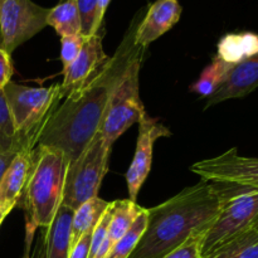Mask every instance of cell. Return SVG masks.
Here are the masks:
<instances>
[{
	"label": "cell",
	"instance_id": "9c48e42d",
	"mask_svg": "<svg viewBox=\"0 0 258 258\" xmlns=\"http://www.w3.org/2000/svg\"><path fill=\"white\" fill-rule=\"evenodd\" d=\"M190 170L211 183L233 184L258 190V158L238 155L236 149L198 161L190 166Z\"/></svg>",
	"mask_w": 258,
	"mask_h": 258
},
{
	"label": "cell",
	"instance_id": "1f68e13d",
	"mask_svg": "<svg viewBox=\"0 0 258 258\" xmlns=\"http://www.w3.org/2000/svg\"><path fill=\"white\" fill-rule=\"evenodd\" d=\"M0 48H2V33H0Z\"/></svg>",
	"mask_w": 258,
	"mask_h": 258
},
{
	"label": "cell",
	"instance_id": "4316f807",
	"mask_svg": "<svg viewBox=\"0 0 258 258\" xmlns=\"http://www.w3.org/2000/svg\"><path fill=\"white\" fill-rule=\"evenodd\" d=\"M92 232L86 233L85 236H82V238L75 244V247H73L70 252V258H88Z\"/></svg>",
	"mask_w": 258,
	"mask_h": 258
},
{
	"label": "cell",
	"instance_id": "ac0fdd59",
	"mask_svg": "<svg viewBox=\"0 0 258 258\" xmlns=\"http://www.w3.org/2000/svg\"><path fill=\"white\" fill-rule=\"evenodd\" d=\"M110 202L101 199L100 197L90 199L73 213L72 223H71V249L75 244L88 232H92L101 217L107 209Z\"/></svg>",
	"mask_w": 258,
	"mask_h": 258
},
{
	"label": "cell",
	"instance_id": "8992f818",
	"mask_svg": "<svg viewBox=\"0 0 258 258\" xmlns=\"http://www.w3.org/2000/svg\"><path fill=\"white\" fill-rule=\"evenodd\" d=\"M111 149L112 146L97 133L82 153L70 161L63 186V206L76 211L87 201L98 197L101 183L108 170Z\"/></svg>",
	"mask_w": 258,
	"mask_h": 258
},
{
	"label": "cell",
	"instance_id": "cb8c5ba5",
	"mask_svg": "<svg viewBox=\"0 0 258 258\" xmlns=\"http://www.w3.org/2000/svg\"><path fill=\"white\" fill-rule=\"evenodd\" d=\"M0 150L18 151L14 127L3 90H0Z\"/></svg>",
	"mask_w": 258,
	"mask_h": 258
},
{
	"label": "cell",
	"instance_id": "5b68a950",
	"mask_svg": "<svg viewBox=\"0 0 258 258\" xmlns=\"http://www.w3.org/2000/svg\"><path fill=\"white\" fill-rule=\"evenodd\" d=\"M222 202L218 216L207 231L202 258L258 222V190L219 183Z\"/></svg>",
	"mask_w": 258,
	"mask_h": 258
},
{
	"label": "cell",
	"instance_id": "2e32d148",
	"mask_svg": "<svg viewBox=\"0 0 258 258\" xmlns=\"http://www.w3.org/2000/svg\"><path fill=\"white\" fill-rule=\"evenodd\" d=\"M75 211L60 206L47 228L45 258H70L71 252V223Z\"/></svg>",
	"mask_w": 258,
	"mask_h": 258
},
{
	"label": "cell",
	"instance_id": "9a60e30c",
	"mask_svg": "<svg viewBox=\"0 0 258 258\" xmlns=\"http://www.w3.org/2000/svg\"><path fill=\"white\" fill-rule=\"evenodd\" d=\"M141 207L130 199L113 201V213L107 228V234L95 258H106L116 243L125 236L140 213Z\"/></svg>",
	"mask_w": 258,
	"mask_h": 258
},
{
	"label": "cell",
	"instance_id": "8fae6325",
	"mask_svg": "<svg viewBox=\"0 0 258 258\" xmlns=\"http://www.w3.org/2000/svg\"><path fill=\"white\" fill-rule=\"evenodd\" d=\"M102 37L100 32L88 37L77 58L62 71L63 98L87 83L108 59L102 47Z\"/></svg>",
	"mask_w": 258,
	"mask_h": 258
},
{
	"label": "cell",
	"instance_id": "d6986e66",
	"mask_svg": "<svg viewBox=\"0 0 258 258\" xmlns=\"http://www.w3.org/2000/svg\"><path fill=\"white\" fill-rule=\"evenodd\" d=\"M47 25L52 27L60 38L81 34V18L77 0H62L49 9Z\"/></svg>",
	"mask_w": 258,
	"mask_h": 258
},
{
	"label": "cell",
	"instance_id": "5bb4252c",
	"mask_svg": "<svg viewBox=\"0 0 258 258\" xmlns=\"http://www.w3.org/2000/svg\"><path fill=\"white\" fill-rule=\"evenodd\" d=\"M33 163L32 151H19L0 181V206L14 209L24 194Z\"/></svg>",
	"mask_w": 258,
	"mask_h": 258
},
{
	"label": "cell",
	"instance_id": "44dd1931",
	"mask_svg": "<svg viewBox=\"0 0 258 258\" xmlns=\"http://www.w3.org/2000/svg\"><path fill=\"white\" fill-rule=\"evenodd\" d=\"M146 223H148V209L141 208L140 213L134 221L133 226L130 227L125 236L113 246L110 253L106 258H128L134 252L135 247L138 246L139 241L143 237L144 232L146 229Z\"/></svg>",
	"mask_w": 258,
	"mask_h": 258
},
{
	"label": "cell",
	"instance_id": "83f0119b",
	"mask_svg": "<svg viewBox=\"0 0 258 258\" xmlns=\"http://www.w3.org/2000/svg\"><path fill=\"white\" fill-rule=\"evenodd\" d=\"M17 154L18 151L15 150H5V151L0 150V181H2L5 171L8 170L10 164L13 163L14 158L17 156Z\"/></svg>",
	"mask_w": 258,
	"mask_h": 258
},
{
	"label": "cell",
	"instance_id": "e0dca14e",
	"mask_svg": "<svg viewBox=\"0 0 258 258\" xmlns=\"http://www.w3.org/2000/svg\"><path fill=\"white\" fill-rule=\"evenodd\" d=\"M258 53V34L252 32L229 33L218 43L217 57L229 64H238Z\"/></svg>",
	"mask_w": 258,
	"mask_h": 258
},
{
	"label": "cell",
	"instance_id": "603a6c76",
	"mask_svg": "<svg viewBox=\"0 0 258 258\" xmlns=\"http://www.w3.org/2000/svg\"><path fill=\"white\" fill-rule=\"evenodd\" d=\"M207 231L208 228H202L193 232L180 246L174 248L163 258H202Z\"/></svg>",
	"mask_w": 258,
	"mask_h": 258
},
{
	"label": "cell",
	"instance_id": "4fadbf2b",
	"mask_svg": "<svg viewBox=\"0 0 258 258\" xmlns=\"http://www.w3.org/2000/svg\"><path fill=\"white\" fill-rule=\"evenodd\" d=\"M258 87V53L234 66L223 85L208 97L206 108L227 100L241 98Z\"/></svg>",
	"mask_w": 258,
	"mask_h": 258
},
{
	"label": "cell",
	"instance_id": "3957f363",
	"mask_svg": "<svg viewBox=\"0 0 258 258\" xmlns=\"http://www.w3.org/2000/svg\"><path fill=\"white\" fill-rule=\"evenodd\" d=\"M67 155L59 149L38 145L33 150V163L29 179L19 206L25 209L28 217L27 253L29 252L33 229L45 228L52 224L58 209L62 206L63 186L67 173Z\"/></svg>",
	"mask_w": 258,
	"mask_h": 258
},
{
	"label": "cell",
	"instance_id": "d4e9b609",
	"mask_svg": "<svg viewBox=\"0 0 258 258\" xmlns=\"http://www.w3.org/2000/svg\"><path fill=\"white\" fill-rule=\"evenodd\" d=\"M87 38L88 37L82 34L60 38V47H62L60 48V60H62L63 70H66L77 58Z\"/></svg>",
	"mask_w": 258,
	"mask_h": 258
},
{
	"label": "cell",
	"instance_id": "ba28073f",
	"mask_svg": "<svg viewBox=\"0 0 258 258\" xmlns=\"http://www.w3.org/2000/svg\"><path fill=\"white\" fill-rule=\"evenodd\" d=\"M49 9L32 0H0L2 48L12 54L47 27Z\"/></svg>",
	"mask_w": 258,
	"mask_h": 258
},
{
	"label": "cell",
	"instance_id": "f1b7e54d",
	"mask_svg": "<svg viewBox=\"0 0 258 258\" xmlns=\"http://www.w3.org/2000/svg\"><path fill=\"white\" fill-rule=\"evenodd\" d=\"M110 3L111 0H98V20H100V23H102L106 9H107Z\"/></svg>",
	"mask_w": 258,
	"mask_h": 258
},
{
	"label": "cell",
	"instance_id": "7402d4cb",
	"mask_svg": "<svg viewBox=\"0 0 258 258\" xmlns=\"http://www.w3.org/2000/svg\"><path fill=\"white\" fill-rule=\"evenodd\" d=\"M77 7L81 18V34L91 37L100 32L102 23L98 20V0H77Z\"/></svg>",
	"mask_w": 258,
	"mask_h": 258
},
{
	"label": "cell",
	"instance_id": "52a82bcc",
	"mask_svg": "<svg viewBox=\"0 0 258 258\" xmlns=\"http://www.w3.org/2000/svg\"><path fill=\"white\" fill-rule=\"evenodd\" d=\"M144 58L145 57L139 58L128 67L106 107L98 133L111 146L126 130H128V127L139 122L146 115L140 98L139 85V76Z\"/></svg>",
	"mask_w": 258,
	"mask_h": 258
},
{
	"label": "cell",
	"instance_id": "30bf717a",
	"mask_svg": "<svg viewBox=\"0 0 258 258\" xmlns=\"http://www.w3.org/2000/svg\"><path fill=\"white\" fill-rule=\"evenodd\" d=\"M171 133L166 126L150 117L146 113L139 121V136L136 143L135 155L133 163L126 173V181H127L128 199L135 202L139 196L141 186L145 183L153 163V150L154 144L158 139L168 138Z\"/></svg>",
	"mask_w": 258,
	"mask_h": 258
},
{
	"label": "cell",
	"instance_id": "ffe728a7",
	"mask_svg": "<svg viewBox=\"0 0 258 258\" xmlns=\"http://www.w3.org/2000/svg\"><path fill=\"white\" fill-rule=\"evenodd\" d=\"M233 67V64L224 62V60H222L221 58L216 55L211 64L207 66L206 70L199 76L198 81L191 86L190 91L199 93L204 97H211L223 85V82L228 77L229 72Z\"/></svg>",
	"mask_w": 258,
	"mask_h": 258
},
{
	"label": "cell",
	"instance_id": "484cf974",
	"mask_svg": "<svg viewBox=\"0 0 258 258\" xmlns=\"http://www.w3.org/2000/svg\"><path fill=\"white\" fill-rule=\"evenodd\" d=\"M13 72L12 54L0 48V90H4L5 86L12 82Z\"/></svg>",
	"mask_w": 258,
	"mask_h": 258
},
{
	"label": "cell",
	"instance_id": "f546056e",
	"mask_svg": "<svg viewBox=\"0 0 258 258\" xmlns=\"http://www.w3.org/2000/svg\"><path fill=\"white\" fill-rule=\"evenodd\" d=\"M13 209L9 208V207H4V206H0V226H2L3 221L5 219V217L12 212Z\"/></svg>",
	"mask_w": 258,
	"mask_h": 258
},
{
	"label": "cell",
	"instance_id": "277c9868",
	"mask_svg": "<svg viewBox=\"0 0 258 258\" xmlns=\"http://www.w3.org/2000/svg\"><path fill=\"white\" fill-rule=\"evenodd\" d=\"M3 91L14 127L18 153L34 150L43 127L63 100L60 83L49 87H29L9 82Z\"/></svg>",
	"mask_w": 258,
	"mask_h": 258
},
{
	"label": "cell",
	"instance_id": "7a4b0ae2",
	"mask_svg": "<svg viewBox=\"0 0 258 258\" xmlns=\"http://www.w3.org/2000/svg\"><path fill=\"white\" fill-rule=\"evenodd\" d=\"M221 202V184L202 180L148 209L146 229L128 258L166 256L193 232L209 228L218 216Z\"/></svg>",
	"mask_w": 258,
	"mask_h": 258
},
{
	"label": "cell",
	"instance_id": "7c38bea8",
	"mask_svg": "<svg viewBox=\"0 0 258 258\" xmlns=\"http://www.w3.org/2000/svg\"><path fill=\"white\" fill-rule=\"evenodd\" d=\"M181 7L178 0H156L146 10L135 33V43L148 48L179 22Z\"/></svg>",
	"mask_w": 258,
	"mask_h": 258
},
{
	"label": "cell",
	"instance_id": "6da1fadb",
	"mask_svg": "<svg viewBox=\"0 0 258 258\" xmlns=\"http://www.w3.org/2000/svg\"><path fill=\"white\" fill-rule=\"evenodd\" d=\"M143 17L144 10H140L115 54L108 57L87 83L63 98L43 127L37 146L59 149L72 161L90 144L98 133L108 101L126 71L136 59L145 57L146 48L135 43L136 28Z\"/></svg>",
	"mask_w": 258,
	"mask_h": 258
},
{
	"label": "cell",
	"instance_id": "4dcf8cb0",
	"mask_svg": "<svg viewBox=\"0 0 258 258\" xmlns=\"http://www.w3.org/2000/svg\"><path fill=\"white\" fill-rule=\"evenodd\" d=\"M252 228H254V229H256V231H258V222H257V223H256V224H254V226H253V227H252Z\"/></svg>",
	"mask_w": 258,
	"mask_h": 258
}]
</instances>
